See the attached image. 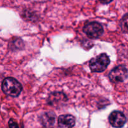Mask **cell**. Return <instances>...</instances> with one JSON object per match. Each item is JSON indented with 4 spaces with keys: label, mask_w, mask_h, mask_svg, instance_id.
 Here are the masks:
<instances>
[{
    "label": "cell",
    "mask_w": 128,
    "mask_h": 128,
    "mask_svg": "<svg viewBox=\"0 0 128 128\" xmlns=\"http://www.w3.org/2000/svg\"><path fill=\"white\" fill-rule=\"evenodd\" d=\"M9 126H10V128H19L18 124L12 120H10L9 121Z\"/></svg>",
    "instance_id": "obj_10"
},
{
    "label": "cell",
    "mask_w": 128,
    "mask_h": 128,
    "mask_svg": "<svg viewBox=\"0 0 128 128\" xmlns=\"http://www.w3.org/2000/svg\"><path fill=\"white\" fill-rule=\"evenodd\" d=\"M100 2H101L102 3L104 4H108L110 2H111L112 0H100Z\"/></svg>",
    "instance_id": "obj_11"
},
{
    "label": "cell",
    "mask_w": 128,
    "mask_h": 128,
    "mask_svg": "<svg viewBox=\"0 0 128 128\" xmlns=\"http://www.w3.org/2000/svg\"><path fill=\"white\" fill-rule=\"evenodd\" d=\"M75 124V118L70 114L61 115L58 119L60 128H72Z\"/></svg>",
    "instance_id": "obj_7"
},
{
    "label": "cell",
    "mask_w": 128,
    "mask_h": 128,
    "mask_svg": "<svg viewBox=\"0 0 128 128\" xmlns=\"http://www.w3.org/2000/svg\"><path fill=\"white\" fill-rule=\"evenodd\" d=\"M109 121L112 127L121 128L126 122V116L120 111H114L111 113L109 117Z\"/></svg>",
    "instance_id": "obj_5"
},
{
    "label": "cell",
    "mask_w": 128,
    "mask_h": 128,
    "mask_svg": "<svg viewBox=\"0 0 128 128\" xmlns=\"http://www.w3.org/2000/svg\"><path fill=\"white\" fill-rule=\"evenodd\" d=\"M66 95L62 92H52L49 96L48 102V104L52 106H59L67 101Z\"/></svg>",
    "instance_id": "obj_6"
},
{
    "label": "cell",
    "mask_w": 128,
    "mask_h": 128,
    "mask_svg": "<svg viewBox=\"0 0 128 128\" xmlns=\"http://www.w3.org/2000/svg\"><path fill=\"white\" fill-rule=\"evenodd\" d=\"M110 63L109 56L106 54L102 53L90 61V68L94 72H101L104 71Z\"/></svg>",
    "instance_id": "obj_2"
},
{
    "label": "cell",
    "mask_w": 128,
    "mask_h": 128,
    "mask_svg": "<svg viewBox=\"0 0 128 128\" xmlns=\"http://www.w3.org/2000/svg\"><path fill=\"white\" fill-rule=\"evenodd\" d=\"M120 27L122 32L128 33V13L124 15L120 21Z\"/></svg>",
    "instance_id": "obj_9"
},
{
    "label": "cell",
    "mask_w": 128,
    "mask_h": 128,
    "mask_svg": "<svg viewBox=\"0 0 128 128\" xmlns=\"http://www.w3.org/2000/svg\"><path fill=\"white\" fill-rule=\"evenodd\" d=\"M2 90L6 95L17 97L22 91V87L20 82L13 78H7L2 82Z\"/></svg>",
    "instance_id": "obj_1"
},
{
    "label": "cell",
    "mask_w": 128,
    "mask_h": 128,
    "mask_svg": "<svg viewBox=\"0 0 128 128\" xmlns=\"http://www.w3.org/2000/svg\"><path fill=\"white\" fill-rule=\"evenodd\" d=\"M128 71L124 66L120 65L114 68L109 74V78L113 83L123 82L128 78Z\"/></svg>",
    "instance_id": "obj_3"
},
{
    "label": "cell",
    "mask_w": 128,
    "mask_h": 128,
    "mask_svg": "<svg viewBox=\"0 0 128 128\" xmlns=\"http://www.w3.org/2000/svg\"><path fill=\"white\" fill-rule=\"evenodd\" d=\"M56 120V116L52 112L44 113L40 118L41 124L45 128H52L54 126Z\"/></svg>",
    "instance_id": "obj_8"
},
{
    "label": "cell",
    "mask_w": 128,
    "mask_h": 128,
    "mask_svg": "<svg viewBox=\"0 0 128 128\" xmlns=\"http://www.w3.org/2000/svg\"><path fill=\"white\" fill-rule=\"evenodd\" d=\"M83 31L90 38L96 39L102 34L104 30L102 25L99 22H91L85 25Z\"/></svg>",
    "instance_id": "obj_4"
}]
</instances>
